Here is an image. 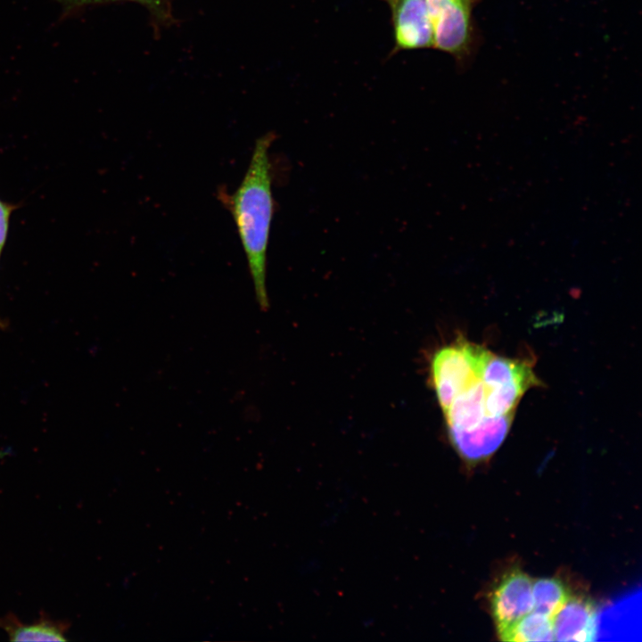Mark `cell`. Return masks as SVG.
I'll use <instances>...</instances> for the list:
<instances>
[{"label": "cell", "instance_id": "1", "mask_svg": "<svg viewBox=\"0 0 642 642\" xmlns=\"http://www.w3.org/2000/svg\"><path fill=\"white\" fill-rule=\"evenodd\" d=\"M274 139L271 132L257 139L240 185L226 200L245 254L257 302L263 310L269 306L266 281L274 210L269 158Z\"/></svg>", "mask_w": 642, "mask_h": 642}, {"label": "cell", "instance_id": "2", "mask_svg": "<svg viewBox=\"0 0 642 642\" xmlns=\"http://www.w3.org/2000/svg\"><path fill=\"white\" fill-rule=\"evenodd\" d=\"M473 0H391V25L399 51L434 48L457 60L473 43Z\"/></svg>", "mask_w": 642, "mask_h": 642}, {"label": "cell", "instance_id": "3", "mask_svg": "<svg viewBox=\"0 0 642 642\" xmlns=\"http://www.w3.org/2000/svg\"><path fill=\"white\" fill-rule=\"evenodd\" d=\"M490 351L465 342L439 350L431 363V379L442 412L462 391L482 378Z\"/></svg>", "mask_w": 642, "mask_h": 642}, {"label": "cell", "instance_id": "4", "mask_svg": "<svg viewBox=\"0 0 642 642\" xmlns=\"http://www.w3.org/2000/svg\"><path fill=\"white\" fill-rule=\"evenodd\" d=\"M514 414L487 417L473 428L448 432L449 440L457 454L469 464L482 462L499 448L504 441Z\"/></svg>", "mask_w": 642, "mask_h": 642}, {"label": "cell", "instance_id": "5", "mask_svg": "<svg viewBox=\"0 0 642 642\" xmlns=\"http://www.w3.org/2000/svg\"><path fill=\"white\" fill-rule=\"evenodd\" d=\"M491 611L498 633L533 611L531 579L519 570L506 574L493 591Z\"/></svg>", "mask_w": 642, "mask_h": 642}, {"label": "cell", "instance_id": "6", "mask_svg": "<svg viewBox=\"0 0 642 642\" xmlns=\"http://www.w3.org/2000/svg\"><path fill=\"white\" fill-rule=\"evenodd\" d=\"M554 639L592 641L597 634V611L585 597H569L552 617Z\"/></svg>", "mask_w": 642, "mask_h": 642}, {"label": "cell", "instance_id": "7", "mask_svg": "<svg viewBox=\"0 0 642 642\" xmlns=\"http://www.w3.org/2000/svg\"><path fill=\"white\" fill-rule=\"evenodd\" d=\"M70 626V622L51 619L45 613H41L37 621L29 624L21 622L12 613L0 617V628L12 641H67L65 633Z\"/></svg>", "mask_w": 642, "mask_h": 642}, {"label": "cell", "instance_id": "8", "mask_svg": "<svg viewBox=\"0 0 642 642\" xmlns=\"http://www.w3.org/2000/svg\"><path fill=\"white\" fill-rule=\"evenodd\" d=\"M501 640L514 642L554 641L552 619L531 611L498 633Z\"/></svg>", "mask_w": 642, "mask_h": 642}, {"label": "cell", "instance_id": "9", "mask_svg": "<svg viewBox=\"0 0 642 642\" xmlns=\"http://www.w3.org/2000/svg\"><path fill=\"white\" fill-rule=\"evenodd\" d=\"M569 597L559 579L542 578L532 581L533 611L551 619Z\"/></svg>", "mask_w": 642, "mask_h": 642}, {"label": "cell", "instance_id": "10", "mask_svg": "<svg viewBox=\"0 0 642 642\" xmlns=\"http://www.w3.org/2000/svg\"><path fill=\"white\" fill-rule=\"evenodd\" d=\"M66 8L80 7L92 4H101L115 1H132L144 5L151 13L160 21L171 20L169 7L166 0H58Z\"/></svg>", "mask_w": 642, "mask_h": 642}, {"label": "cell", "instance_id": "11", "mask_svg": "<svg viewBox=\"0 0 642 642\" xmlns=\"http://www.w3.org/2000/svg\"><path fill=\"white\" fill-rule=\"evenodd\" d=\"M12 210L13 206L0 200V252L5 244Z\"/></svg>", "mask_w": 642, "mask_h": 642}, {"label": "cell", "instance_id": "12", "mask_svg": "<svg viewBox=\"0 0 642 642\" xmlns=\"http://www.w3.org/2000/svg\"><path fill=\"white\" fill-rule=\"evenodd\" d=\"M0 255H1V252H0Z\"/></svg>", "mask_w": 642, "mask_h": 642}]
</instances>
